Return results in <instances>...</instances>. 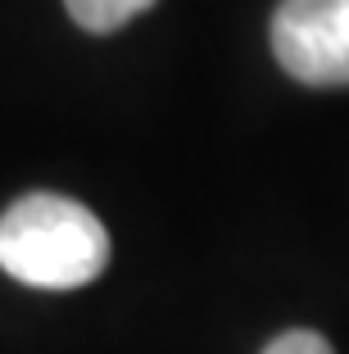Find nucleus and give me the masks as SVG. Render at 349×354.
I'll list each match as a JSON object with an SVG mask.
<instances>
[{
	"label": "nucleus",
	"instance_id": "f257e3e1",
	"mask_svg": "<svg viewBox=\"0 0 349 354\" xmlns=\"http://www.w3.org/2000/svg\"><path fill=\"white\" fill-rule=\"evenodd\" d=\"M0 268L37 291H73L109 268V232L77 200L32 191L0 214Z\"/></svg>",
	"mask_w": 349,
	"mask_h": 354
},
{
	"label": "nucleus",
	"instance_id": "f03ea898",
	"mask_svg": "<svg viewBox=\"0 0 349 354\" xmlns=\"http://www.w3.org/2000/svg\"><path fill=\"white\" fill-rule=\"evenodd\" d=\"M272 55L304 86H349V0H281Z\"/></svg>",
	"mask_w": 349,
	"mask_h": 354
},
{
	"label": "nucleus",
	"instance_id": "7ed1b4c3",
	"mask_svg": "<svg viewBox=\"0 0 349 354\" xmlns=\"http://www.w3.org/2000/svg\"><path fill=\"white\" fill-rule=\"evenodd\" d=\"M73 14V23L86 32H118L127 28V23L136 19V14H145L154 5V0H64Z\"/></svg>",
	"mask_w": 349,
	"mask_h": 354
},
{
	"label": "nucleus",
	"instance_id": "20e7f679",
	"mask_svg": "<svg viewBox=\"0 0 349 354\" xmlns=\"http://www.w3.org/2000/svg\"><path fill=\"white\" fill-rule=\"evenodd\" d=\"M263 354H336L327 345V336H318V332H304V327H295V332H281L277 341L267 345Z\"/></svg>",
	"mask_w": 349,
	"mask_h": 354
}]
</instances>
